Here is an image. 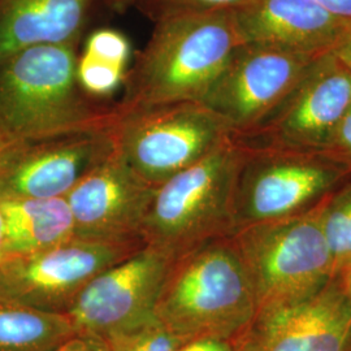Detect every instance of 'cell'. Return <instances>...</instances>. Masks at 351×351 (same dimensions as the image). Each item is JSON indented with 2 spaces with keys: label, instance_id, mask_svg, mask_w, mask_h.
Returning <instances> with one entry per match:
<instances>
[{
  "label": "cell",
  "instance_id": "30bf717a",
  "mask_svg": "<svg viewBox=\"0 0 351 351\" xmlns=\"http://www.w3.org/2000/svg\"><path fill=\"white\" fill-rule=\"evenodd\" d=\"M110 128L0 141V201L65 197L112 155Z\"/></svg>",
  "mask_w": 351,
  "mask_h": 351
},
{
  "label": "cell",
  "instance_id": "83f0119b",
  "mask_svg": "<svg viewBox=\"0 0 351 351\" xmlns=\"http://www.w3.org/2000/svg\"><path fill=\"white\" fill-rule=\"evenodd\" d=\"M326 11L339 16L342 19L351 20V0H314Z\"/></svg>",
  "mask_w": 351,
  "mask_h": 351
},
{
  "label": "cell",
  "instance_id": "6da1fadb",
  "mask_svg": "<svg viewBox=\"0 0 351 351\" xmlns=\"http://www.w3.org/2000/svg\"><path fill=\"white\" fill-rule=\"evenodd\" d=\"M241 45L232 11L159 19L126 73L125 94L116 107L202 101Z\"/></svg>",
  "mask_w": 351,
  "mask_h": 351
},
{
  "label": "cell",
  "instance_id": "5bb4252c",
  "mask_svg": "<svg viewBox=\"0 0 351 351\" xmlns=\"http://www.w3.org/2000/svg\"><path fill=\"white\" fill-rule=\"evenodd\" d=\"M237 351H349L351 303L336 278L310 300L259 308Z\"/></svg>",
  "mask_w": 351,
  "mask_h": 351
},
{
  "label": "cell",
  "instance_id": "2e32d148",
  "mask_svg": "<svg viewBox=\"0 0 351 351\" xmlns=\"http://www.w3.org/2000/svg\"><path fill=\"white\" fill-rule=\"evenodd\" d=\"M95 0H0V64L42 45L75 43Z\"/></svg>",
  "mask_w": 351,
  "mask_h": 351
},
{
  "label": "cell",
  "instance_id": "e0dca14e",
  "mask_svg": "<svg viewBox=\"0 0 351 351\" xmlns=\"http://www.w3.org/2000/svg\"><path fill=\"white\" fill-rule=\"evenodd\" d=\"M8 258L47 250L75 237L65 197L0 201Z\"/></svg>",
  "mask_w": 351,
  "mask_h": 351
},
{
  "label": "cell",
  "instance_id": "8992f818",
  "mask_svg": "<svg viewBox=\"0 0 351 351\" xmlns=\"http://www.w3.org/2000/svg\"><path fill=\"white\" fill-rule=\"evenodd\" d=\"M316 208L284 220L246 226L232 234L250 276L258 310L310 300L335 278L332 255Z\"/></svg>",
  "mask_w": 351,
  "mask_h": 351
},
{
  "label": "cell",
  "instance_id": "ac0fdd59",
  "mask_svg": "<svg viewBox=\"0 0 351 351\" xmlns=\"http://www.w3.org/2000/svg\"><path fill=\"white\" fill-rule=\"evenodd\" d=\"M71 320L0 297V351H52L75 336Z\"/></svg>",
  "mask_w": 351,
  "mask_h": 351
},
{
  "label": "cell",
  "instance_id": "52a82bcc",
  "mask_svg": "<svg viewBox=\"0 0 351 351\" xmlns=\"http://www.w3.org/2000/svg\"><path fill=\"white\" fill-rule=\"evenodd\" d=\"M350 177L349 168L322 151L246 146L234 194V232L310 213Z\"/></svg>",
  "mask_w": 351,
  "mask_h": 351
},
{
  "label": "cell",
  "instance_id": "ffe728a7",
  "mask_svg": "<svg viewBox=\"0 0 351 351\" xmlns=\"http://www.w3.org/2000/svg\"><path fill=\"white\" fill-rule=\"evenodd\" d=\"M186 341L156 316L149 322L106 339L108 351H176Z\"/></svg>",
  "mask_w": 351,
  "mask_h": 351
},
{
  "label": "cell",
  "instance_id": "603a6c76",
  "mask_svg": "<svg viewBox=\"0 0 351 351\" xmlns=\"http://www.w3.org/2000/svg\"><path fill=\"white\" fill-rule=\"evenodd\" d=\"M130 51V42L121 32L113 29H98L88 38L84 53L107 63L128 68Z\"/></svg>",
  "mask_w": 351,
  "mask_h": 351
},
{
  "label": "cell",
  "instance_id": "3957f363",
  "mask_svg": "<svg viewBox=\"0 0 351 351\" xmlns=\"http://www.w3.org/2000/svg\"><path fill=\"white\" fill-rule=\"evenodd\" d=\"M258 302L232 236L213 239L176 259L156 317L180 337L236 341L250 326Z\"/></svg>",
  "mask_w": 351,
  "mask_h": 351
},
{
  "label": "cell",
  "instance_id": "d4e9b609",
  "mask_svg": "<svg viewBox=\"0 0 351 351\" xmlns=\"http://www.w3.org/2000/svg\"><path fill=\"white\" fill-rule=\"evenodd\" d=\"M52 351H108L106 341L94 336L75 333Z\"/></svg>",
  "mask_w": 351,
  "mask_h": 351
},
{
  "label": "cell",
  "instance_id": "4fadbf2b",
  "mask_svg": "<svg viewBox=\"0 0 351 351\" xmlns=\"http://www.w3.org/2000/svg\"><path fill=\"white\" fill-rule=\"evenodd\" d=\"M155 189L113 151L65 195L73 215L75 237L143 243L142 230Z\"/></svg>",
  "mask_w": 351,
  "mask_h": 351
},
{
  "label": "cell",
  "instance_id": "1f68e13d",
  "mask_svg": "<svg viewBox=\"0 0 351 351\" xmlns=\"http://www.w3.org/2000/svg\"><path fill=\"white\" fill-rule=\"evenodd\" d=\"M349 351H351V348H350V350H349Z\"/></svg>",
  "mask_w": 351,
  "mask_h": 351
},
{
  "label": "cell",
  "instance_id": "5b68a950",
  "mask_svg": "<svg viewBox=\"0 0 351 351\" xmlns=\"http://www.w3.org/2000/svg\"><path fill=\"white\" fill-rule=\"evenodd\" d=\"M110 130L114 152L155 188L233 136L226 120L201 101L116 107Z\"/></svg>",
  "mask_w": 351,
  "mask_h": 351
},
{
  "label": "cell",
  "instance_id": "9c48e42d",
  "mask_svg": "<svg viewBox=\"0 0 351 351\" xmlns=\"http://www.w3.org/2000/svg\"><path fill=\"white\" fill-rule=\"evenodd\" d=\"M143 245L73 239L32 255L8 258L0 264V297L39 311L66 315L95 277Z\"/></svg>",
  "mask_w": 351,
  "mask_h": 351
},
{
  "label": "cell",
  "instance_id": "7c38bea8",
  "mask_svg": "<svg viewBox=\"0 0 351 351\" xmlns=\"http://www.w3.org/2000/svg\"><path fill=\"white\" fill-rule=\"evenodd\" d=\"M350 107L351 72L328 52L263 125L234 137L249 147L322 151Z\"/></svg>",
  "mask_w": 351,
  "mask_h": 351
},
{
  "label": "cell",
  "instance_id": "8fae6325",
  "mask_svg": "<svg viewBox=\"0 0 351 351\" xmlns=\"http://www.w3.org/2000/svg\"><path fill=\"white\" fill-rule=\"evenodd\" d=\"M173 262L163 250L143 245L103 271L82 290L65 315L75 333L106 341L155 317Z\"/></svg>",
  "mask_w": 351,
  "mask_h": 351
},
{
  "label": "cell",
  "instance_id": "44dd1931",
  "mask_svg": "<svg viewBox=\"0 0 351 351\" xmlns=\"http://www.w3.org/2000/svg\"><path fill=\"white\" fill-rule=\"evenodd\" d=\"M126 73L128 68L103 62L84 52L77 60V82L93 101L113 94L125 82Z\"/></svg>",
  "mask_w": 351,
  "mask_h": 351
},
{
  "label": "cell",
  "instance_id": "484cf974",
  "mask_svg": "<svg viewBox=\"0 0 351 351\" xmlns=\"http://www.w3.org/2000/svg\"><path fill=\"white\" fill-rule=\"evenodd\" d=\"M176 351H237L234 341L226 339H193Z\"/></svg>",
  "mask_w": 351,
  "mask_h": 351
},
{
  "label": "cell",
  "instance_id": "4316f807",
  "mask_svg": "<svg viewBox=\"0 0 351 351\" xmlns=\"http://www.w3.org/2000/svg\"><path fill=\"white\" fill-rule=\"evenodd\" d=\"M330 53L351 72V21L346 32L341 37L339 43L330 51Z\"/></svg>",
  "mask_w": 351,
  "mask_h": 351
},
{
  "label": "cell",
  "instance_id": "ba28073f",
  "mask_svg": "<svg viewBox=\"0 0 351 351\" xmlns=\"http://www.w3.org/2000/svg\"><path fill=\"white\" fill-rule=\"evenodd\" d=\"M322 55L243 43L201 101L243 137L276 112Z\"/></svg>",
  "mask_w": 351,
  "mask_h": 351
},
{
  "label": "cell",
  "instance_id": "cb8c5ba5",
  "mask_svg": "<svg viewBox=\"0 0 351 351\" xmlns=\"http://www.w3.org/2000/svg\"><path fill=\"white\" fill-rule=\"evenodd\" d=\"M322 152L351 171V107L329 136Z\"/></svg>",
  "mask_w": 351,
  "mask_h": 351
},
{
  "label": "cell",
  "instance_id": "9a60e30c",
  "mask_svg": "<svg viewBox=\"0 0 351 351\" xmlns=\"http://www.w3.org/2000/svg\"><path fill=\"white\" fill-rule=\"evenodd\" d=\"M243 43L274 46L310 55L333 50L351 20L314 0H247L232 10Z\"/></svg>",
  "mask_w": 351,
  "mask_h": 351
},
{
  "label": "cell",
  "instance_id": "277c9868",
  "mask_svg": "<svg viewBox=\"0 0 351 351\" xmlns=\"http://www.w3.org/2000/svg\"><path fill=\"white\" fill-rule=\"evenodd\" d=\"M246 146L232 136L156 186L142 230L145 245L173 259L234 233V194Z\"/></svg>",
  "mask_w": 351,
  "mask_h": 351
},
{
  "label": "cell",
  "instance_id": "f1b7e54d",
  "mask_svg": "<svg viewBox=\"0 0 351 351\" xmlns=\"http://www.w3.org/2000/svg\"><path fill=\"white\" fill-rule=\"evenodd\" d=\"M335 278L339 282L342 293L346 295V298L351 303V264L348 265L346 268H343L342 271H339Z\"/></svg>",
  "mask_w": 351,
  "mask_h": 351
},
{
  "label": "cell",
  "instance_id": "4dcf8cb0",
  "mask_svg": "<svg viewBox=\"0 0 351 351\" xmlns=\"http://www.w3.org/2000/svg\"><path fill=\"white\" fill-rule=\"evenodd\" d=\"M107 3H108V5H111L114 10L123 11V10L128 8L129 5L136 4L137 0H107Z\"/></svg>",
  "mask_w": 351,
  "mask_h": 351
},
{
  "label": "cell",
  "instance_id": "f546056e",
  "mask_svg": "<svg viewBox=\"0 0 351 351\" xmlns=\"http://www.w3.org/2000/svg\"><path fill=\"white\" fill-rule=\"evenodd\" d=\"M8 259L7 249H5V234H4V223L3 216L0 213V264L4 263Z\"/></svg>",
  "mask_w": 351,
  "mask_h": 351
},
{
  "label": "cell",
  "instance_id": "7402d4cb",
  "mask_svg": "<svg viewBox=\"0 0 351 351\" xmlns=\"http://www.w3.org/2000/svg\"><path fill=\"white\" fill-rule=\"evenodd\" d=\"M247 0H137L136 5L155 23L180 13L232 11Z\"/></svg>",
  "mask_w": 351,
  "mask_h": 351
},
{
  "label": "cell",
  "instance_id": "d6986e66",
  "mask_svg": "<svg viewBox=\"0 0 351 351\" xmlns=\"http://www.w3.org/2000/svg\"><path fill=\"white\" fill-rule=\"evenodd\" d=\"M316 210L336 277L351 264V177L328 195Z\"/></svg>",
  "mask_w": 351,
  "mask_h": 351
},
{
  "label": "cell",
  "instance_id": "7a4b0ae2",
  "mask_svg": "<svg viewBox=\"0 0 351 351\" xmlns=\"http://www.w3.org/2000/svg\"><path fill=\"white\" fill-rule=\"evenodd\" d=\"M75 43L42 45L0 64V141L108 128L116 107H101L81 90Z\"/></svg>",
  "mask_w": 351,
  "mask_h": 351
}]
</instances>
